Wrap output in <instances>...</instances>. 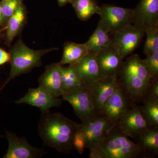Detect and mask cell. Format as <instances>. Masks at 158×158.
Returning <instances> with one entry per match:
<instances>
[{
	"label": "cell",
	"instance_id": "obj_4",
	"mask_svg": "<svg viewBox=\"0 0 158 158\" xmlns=\"http://www.w3.org/2000/svg\"><path fill=\"white\" fill-rule=\"evenodd\" d=\"M98 148L103 158H145L147 153L116 125Z\"/></svg>",
	"mask_w": 158,
	"mask_h": 158
},
{
	"label": "cell",
	"instance_id": "obj_19",
	"mask_svg": "<svg viewBox=\"0 0 158 158\" xmlns=\"http://www.w3.org/2000/svg\"><path fill=\"white\" fill-rule=\"evenodd\" d=\"M112 42V36L107 27L100 20L96 30L85 44L89 52L96 54Z\"/></svg>",
	"mask_w": 158,
	"mask_h": 158
},
{
	"label": "cell",
	"instance_id": "obj_29",
	"mask_svg": "<svg viewBox=\"0 0 158 158\" xmlns=\"http://www.w3.org/2000/svg\"><path fill=\"white\" fill-rule=\"evenodd\" d=\"M144 97L158 100V77L152 80Z\"/></svg>",
	"mask_w": 158,
	"mask_h": 158
},
{
	"label": "cell",
	"instance_id": "obj_1",
	"mask_svg": "<svg viewBox=\"0 0 158 158\" xmlns=\"http://www.w3.org/2000/svg\"><path fill=\"white\" fill-rule=\"evenodd\" d=\"M81 126L60 113H42L38 123V133L44 145L59 152L69 153L74 150L73 139Z\"/></svg>",
	"mask_w": 158,
	"mask_h": 158
},
{
	"label": "cell",
	"instance_id": "obj_10",
	"mask_svg": "<svg viewBox=\"0 0 158 158\" xmlns=\"http://www.w3.org/2000/svg\"><path fill=\"white\" fill-rule=\"evenodd\" d=\"M101 76L118 77L123 62L118 48L113 42L96 54Z\"/></svg>",
	"mask_w": 158,
	"mask_h": 158
},
{
	"label": "cell",
	"instance_id": "obj_25",
	"mask_svg": "<svg viewBox=\"0 0 158 158\" xmlns=\"http://www.w3.org/2000/svg\"><path fill=\"white\" fill-rule=\"evenodd\" d=\"M146 39L144 44V53H148L158 51V27L146 28L145 29Z\"/></svg>",
	"mask_w": 158,
	"mask_h": 158
},
{
	"label": "cell",
	"instance_id": "obj_22",
	"mask_svg": "<svg viewBox=\"0 0 158 158\" xmlns=\"http://www.w3.org/2000/svg\"><path fill=\"white\" fill-rule=\"evenodd\" d=\"M71 4L79 19L85 21L99 14L101 10L96 0H73Z\"/></svg>",
	"mask_w": 158,
	"mask_h": 158
},
{
	"label": "cell",
	"instance_id": "obj_15",
	"mask_svg": "<svg viewBox=\"0 0 158 158\" xmlns=\"http://www.w3.org/2000/svg\"><path fill=\"white\" fill-rule=\"evenodd\" d=\"M130 101L126 94L120 87L105 102L102 114L115 124L130 109Z\"/></svg>",
	"mask_w": 158,
	"mask_h": 158
},
{
	"label": "cell",
	"instance_id": "obj_27",
	"mask_svg": "<svg viewBox=\"0 0 158 158\" xmlns=\"http://www.w3.org/2000/svg\"><path fill=\"white\" fill-rule=\"evenodd\" d=\"M144 59L153 78L158 77V51L146 54Z\"/></svg>",
	"mask_w": 158,
	"mask_h": 158
},
{
	"label": "cell",
	"instance_id": "obj_11",
	"mask_svg": "<svg viewBox=\"0 0 158 158\" xmlns=\"http://www.w3.org/2000/svg\"><path fill=\"white\" fill-rule=\"evenodd\" d=\"M5 138L8 140L9 147L4 158H37L45 155L42 148L31 145L25 137L20 138L16 134L6 131Z\"/></svg>",
	"mask_w": 158,
	"mask_h": 158
},
{
	"label": "cell",
	"instance_id": "obj_3",
	"mask_svg": "<svg viewBox=\"0 0 158 158\" xmlns=\"http://www.w3.org/2000/svg\"><path fill=\"white\" fill-rule=\"evenodd\" d=\"M58 49L57 48L32 49L26 45L21 37H20L9 51L11 69L9 77L0 88V92L16 77L28 73L34 68L41 66V59L43 56Z\"/></svg>",
	"mask_w": 158,
	"mask_h": 158
},
{
	"label": "cell",
	"instance_id": "obj_30",
	"mask_svg": "<svg viewBox=\"0 0 158 158\" xmlns=\"http://www.w3.org/2000/svg\"><path fill=\"white\" fill-rule=\"evenodd\" d=\"M10 56L9 53L0 48V66L5 65L10 62Z\"/></svg>",
	"mask_w": 158,
	"mask_h": 158
},
{
	"label": "cell",
	"instance_id": "obj_2",
	"mask_svg": "<svg viewBox=\"0 0 158 158\" xmlns=\"http://www.w3.org/2000/svg\"><path fill=\"white\" fill-rule=\"evenodd\" d=\"M118 78L129 101L137 102L144 98L153 78L144 60L135 54L123 61Z\"/></svg>",
	"mask_w": 158,
	"mask_h": 158
},
{
	"label": "cell",
	"instance_id": "obj_32",
	"mask_svg": "<svg viewBox=\"0 0 158 158\" xmlns=\"http://www.w3.org/2000/svg\"><path fill=\"white\" fill-rule=\"evenodd\" d=\"M73 1V0H57L60 7L66 6L67 4H71Z\"/></svg>",
	"mask_w": 158,
	"mask_h": 158
},
{
	"label": "cell",
	"instance_id": "obj_12",
	"mask_svg": "<svg viewBox=\"0 0 158 158\" xmlns=\"http://www.w3.org/2000/svg\"><path fill=\"white\" fill-rule=\"evenodd\" d=\"M116 125L125 135L133 138H137L150 127L141 108L136 106L130 107L120 117Z\"/></svg>",
	"mask_w": 158,
	"mask_h": 158
},
{
	"label": "cell",
	"instance_id": "obj_9",
	"mask_svg": "<svg viewBox=\"0 0 158 158\" xmlns=\"http://www.w3.org/2000/svg\"><path fill=\"white\" fill-rule=\"evenodd\" d=\"M145 34L144 30L132 24L113 34L112 41L124 59L139 47Z\"/></svg>",
	"mask_w": 158,
	"mask_h": 158
},
{
	"label": "cell",
	"instance_id": "obj_23",
	"mask_svg": "<svg viewBox=\"0 0 158 158\" xmlns=\"http://www.w3.org/2000/svg\"><path fill=\"white\" fill-rule=\"evenodd\" d=\"M141 110L150 127L158 128V100L144 97Z\"/></svg>",
	"mask_w": 158,
	"mask_h": 158
},
{
	"label": "cell",
	"instance_id": "obj_21",
	"mask_svg": "<svg viewBox=\"0 0 158 158\" xmlns=\"http://www.w3.org/2000/svg\"><path fill=\"white\" fill-rule=\"evenodd\" d=\"M137 144L146 153L153 155L158 154V128L149 127L141 133L137 138Z\"/></svg>",
	"mask_w": 158,
	"mask_h": 158
},
{
	"label": "cell",
	"instance_id": "obj_6",
	"mask_svg": "<svg viewBox=\"0 0 158 158\" xmlns=\"http://www.w3.org/2000/svg\"><path fill=\"white\" fill-rule=\"evenodd\" d=\"M134 9L122 8L103 4L99 15L112 36L116 32L132 24Z\"/></svg>",
	"mask_w": 158,
	"mask_h": 158
},
{
	"label": "cell",
	"instance_id": "obj_28",
	"mask_svg": "<svg viewBox=\"0 0 158 158\" xmlns=\"http://www.w3.org/2000/svg\"><path fill=\"white\" fill-rule=\"evenodd\" d=\"M82 123L81 127L79 128L75 134L73 139L74 148L77 150L80 154H82L84 153L85 148H86V142L82 131Z\"/></svg>",
	"mask_w": 158,
	"mask_h": 158
},
{
	"label": "cell",
	"instance_id": "obj_31",
	"mask_svg": "<svg viewBox=\"0 0 158 158\" xmlns=\"http://www.w3.org/2000/svg\"><path fill=\"white\" fill-rule=\"evenodd\" d=\"M2 1H0V29H3L4 28V19H3L2 12Z\"/></svg>",
	"mask_w": 158,
	"mask_h": 158
},
{
	"label": "cell",
	"instance_id": "obj_5",
	"mask_svg": "<svg viewBox=\"0 0 158 158\" xmlns=\"http://www.w3.org/2000/svg\"><path fill=\"white\" fill-rule=\"evenodd\" d=\"M62 100L68 102L73 108L77 116L82 122L87 123L98 115L88 95L87 87L81 85L64 91Z\"/></svg>",
	"mask_w": 158,
	"mask_h": 158
},
{
	"label": "cell",
	"instance_id": "obj_17",
	"mask_svg": "<svg viewBox=\"0 0 158 158\" xmlns=\"http://www.w3.org/2000/svg\"><path fill=\"white\" fill-rule=\"evenodd\" d=\"M73 65L81 84L87 87L101 77L96 54L89 52Z\"/></svg>",
	"mask_w": 158,
	"mask_h": 158
},
{
	"label": "cell",
	"instance_id": "obj_14",
	"mask_svg": "<svg viewBox=\"0 0 158 158\" xmlns=\"http://www.w3.org/2000/svg\"><path fill=\"white\" fill-rule=\"evenodd\" d=\"M62 99L49 94L39 87L30 88L26 95L15 102L18 104H26L39 108L41 113L49 112L52 108L58 107L62 104Z\"/></svg>",
	"mask_w": 158,
	"mask_h": 158
},
{
	"label": "cell",
	"instance_id": "obj_34",
	"mask_svg": "<svg viewBox=\"0 0 158 158\" xmlns=\"http://www.w3.org/2000/svg\"><path fill=\"white\" fill-rule=\"evenodd\" d=\"M2 137H5V136L1 135H0V138H2Z\"/></svg>",
	"mask_w": 158,
	"mask_h": 158
},
{
	"label": "cell",
	"instance_id": "obj_33",
	"mask_svg": "<svg viewBox=\"0 0 158 158\" xmlns=\"http://www.w3.org/2000/svg\"><path fill=\"white\" fill-rule=\"evenodd\" d=\"M4 34L2 32V29H0V43L2 42V40L4 39Z\"/></svg>",
	"mask_w": 158,
	"mask_h": 158
},
{
	"label": "cell",
	"instance_id": "obj_24",
	"mask_svg": "<svg viewBox=\"0 0 158 158\" xmlns=\"http://www.w3.org/2000/svg\"><path fill=\"white\" fill-rule=\"evenodd\" d=\"M61 73L63 93L64 91L82 85L73 65H69L66 66L62 65Z\"/></svg>",
	"mask_w": 158,
	"mask_h": 158
},
{
	"label": "cell",
	"instance_id": "obj_7",
	"mask_svg": "<svg viewBox=\"0 0 158 158\" xmlns=\"http://www.w3.org/2000/svg\"><path fill=\"white\" fill-rule=\"evenodd\" d=\"M82 123L86 148L89 149L99 147L116 124L102 114L98 115L87 123Z\"/></svg>",
	"mask_w": 158,
	"mask_h": 158
},
{
	"label": "cell",
	"instance_id": "obj_26",
	"mask_svg": "<svg viewBox=\"0 0 158 158\" xmlns=\"http://www.w3.org/2000/svg\"><path fill=\"white\" fill-rule=\"evenodd\" d=\"M2 9L4 28H6V23L9 18L11 17L18 9L21 4L23 3V0H1Z\"/></svg>",
	"mask_w": 158,
	"mask_h": 158
},
{
	"label": "cell",
	"instance_id": "obj_18",
	"mask_svg": "<svg viewBox=\"0 0 158 158\" xmlns=\"http://www.w3.org/2000/svg\"><path fill=\"white\" fill-rule=\"evenodd\" d=\"M27 11L23 3H22L15 12L9 18L6 23L4 34V43L11 47L15 38L21 33L27 22Z\"/></svg>",
	"mask_w": 158,
	"mask_h": 158
},
{
	"label": "cell",
	"instance_id": "obj_8",
	"mask_svg": "<svg viewBox=\"0 0 158 158\" xmlns=\"http://www.w3.org/2000/svg\"><path fill=\"white\" fill-rule=\"evenodd\" d=\"M119 86L118 77L101 76L87 87L88 95L98 115H102L105 102Z\"/></svg>",
	"mask_w": 158,
	"mask_h": 158
},
{
	"label": "cell",
	"instance_id": "obj_13",
	"mask_svg": "<svg viewBox=\"0 0 158 158\" xmlns=\"http://www.w3.org/2000/svg\"><path fill=\"white\" fill-rule=\"evenodd\" d=\"M133 24L144 31L158 27V0H140L134 9Z\"/></svg>",
	"mask_w": 158,
	"mask_h": 158
},
{
	"label": "cell",
	"instance_id": "obj_16",
	"mask_svg": "<svg viewBox=\"0 0 158 158\" xmlns=\"http://www.w3.org/2000/svg\"><path fill=\"white\" fill-rule=\"evenodd\" d=\"M61 65L59 62L47 65L38 79L39 87L52 96L59 97L63 94L61 80Z\"/></svg>",
	"mask_w": 158,
	"mask_h": 158
},
{
	"label": "cell",
	"instance_id": "obj_20",
	"mask_svg": "<svg viewBox=\"0 0 158 158\" xmlns=\"http://www.w3.org/2000/svg\"><path fill=\"white\" fill-rule=\"evenodd\" d=\"M89 52L85 44L67 41L63 47V55L59 63L62 65H74Z\"/></svg>",
	"mask_w": 158,
	"mask_h": 158
}]
</instances>
